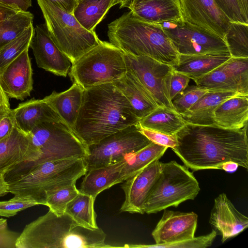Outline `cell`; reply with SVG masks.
I'll use <instances>...</instances> for the list:
<instances>
[{"label": "cell", "mask_w": 248, "mask_h": 248, "mask_svg": "<svg viewBox=\"0 0 248 248\" xmlns=\"http://www.w3.org/2000/svg\"><path fill=\"white\" fill-rule=\"evenodd\" d=\"M29 48L0 70V85L8 98L24 100L33 88V71Z\"/></svg>", "instance_id": "cell-17"}, {"label": "cell", "mask_w": 248, "mask_h": 248, "mask_svg": "<svg viewBox=\"0 0 248 248\" xmlns=\"http://www.w3.org/2000/svg\"><path fill=\"white\" fill-rule=\"evenodd\" d=\"M126 72L124 52L111 43L101 41L72 64L69 76L85 90L113 83Z\"/></svg>", "instance_id": "cell-8"}, {"label": "cell", "mask_w": 248, "mask_h": 248, "mask_svg": "<svg viewBox=\"0 0 248 248\" xmlns=\"http://www.w3.org/2000/svg\"><path fill=\"white\" fill-rule=\"evenodd\" d=\"M194 81L197 85L210 91L248 95V58L231 57Z\"/></svg>", "instance_id": "cell-13"}, {"label": "cell", "mask_w": 248, "mask_h": 248, "mask_svg": "<svg viewBox=\"0 0 248 248\" xmlns=\"http://www.w3.org/2000/svg\"><path fill=\"white\" fill-rule=\"evenodd\" d=\"M34 32V28L31 25L0 50V70L30 47Z\"/></svg>", "instance_id": "cell-35"}, {"label": "cell", "mask_w": 248, "mask_h": 248, "mask_svg": "<svg viewBox=\"0 0 248 248\" xmlns=\"http://www.w3.org/2000/svg\"><path fill=\"white\" fill-rule=\"evenodd\" d=\"M217 233L212 230L206 235L184 240L183 241L160 245L157 248H205L210 246L215 239Z\"/></svg>", "instance_id": "cell-39"}, {"label": "cell", "mask_w": 248, "mask_h": 248, "mask_svg": "<svg viewBox=\"0 0 248 248\" xmlns=\"http://www.w3.org/2000/svg\"><path fill=\"white\" fill-rule=\"evenodd\" d=\"M9 108V98L3 91L0 85V110Z\"/></svg>", "instance_id": "cell-48"}, {"label": "cell", "mask_w": 248, "mask_h": 248, "mask_svg": "<svg viewBox=\"0 0 248 248\" xmlns=\"http://www.w3.org/2000/svg\"><path fill=\"white\" fill-rule=\"evenodd\" d=\"M15 126L13 109L9 108L0 110V140L9 135Z\"/></svg>", "instance_id": "cell-44"}, {"label": "cell", "mask_w": 248, "mask_h": 248, "mask_svg": "<svg viewBox=\"0 0 248 248\" xmlns=\"http://www.w3.org/2000/svg\"><path fill=\"white\" fill-rule=\"evenodd\" d=\"M160 24L179 55H195L229 51L220 37L184 19Z\"/></svg>", "instance_id": "cell-12"}, {"label": "cell", "mask_w": 248, "mask_h": 248, "mask_svg": "<svg viewBox=\"0 0 248 248\" xmlns=\"http://www.w3.org/2000/svg\"><path fill=\"white\" fill-rule=\"evenodd\" d=\"M189 81V77L174 69L172 73L170 90V98L172 101L187 87Z\"/></svg>", "instance_id": "cell-43"}, {"label": "cell", "mask_w": 248, "mask_h": 248, "mask_svg": "<svg viewBox=\"0 0 248 248\" xmlns=\"http://www.w3.org/2000/svg\"><path fill=\"white\" fill-rule=\"evenodd\" d=\"M184 19L224 39L231 22L214 0H180Z\"/></svg>", "instance_id": "cell-15"}, {"label": "cell", "mask_w": 248, "mask_h": 248, "mask_svg": "<svg viewBox=\"0 0 248 248\" xmlns=\"http://www.w3.org/2000/svg\"><path fill=\"white\" fill-rule=\"evenodd\" d=\"M152 235L155 244L125 245L128 248H157V246L183 241L194 237L198 216L194 212H181L164 210Z\"/></svg>", "instance_id": "cell-14"}, {"label": "cell", "mask_w": 248, "mask_h": 248, "mask_svg": "<svg viewBox=\"0 0 248 248\" xmlns=\"http://www.w3.org/2000/svg\"><path fill=\"white\" fill-rule=\"evenodd\" d=\"M231 21L248 24L236 0H214Z\"/></svg>", "instance_id": "cell-41"}, {"label": "cell", "mask_w": 248, "mask_h": 248, "mask_svg": "<svg viewBox=\"0 0 248 248\" xmlns=\"http://www.w3.org/2000/svg\"><path fill=\"white\" fill-rule=\"evenodd\" d=\"M95 200L92 196L79 192L67 204L64 213L84 227L97 229V215L94 208Z\"/></svg>", "instance_id": "cell-32"}, {"label": "cell", "mask_w": 248, "mask_h": 248, "mask_svg": "<svg viewBox=\"0 0 248 248\" xmlns=\"http://www.w3.org/2000/svg\"><path fill=\"white\" fill-rule=\"evenodd\" d=\"M29 135L37 153V159L34 162H22L16 165L4 174L6 181L40 164L72 158L84 159L88 154L87 146L62 121L42 122Z\"/></svg>", "instance_id": "cell-5"}, {"label": "cell", "mask_w": 248, "mask_h": 248, "mask_svg": "<svg viewBox=\"0 0 248 248\" xmlns=\"http://www.w3.org/2000/svg\"><path fill=\"white\" fill-rule=\"evenodd\" d=\"M224 40L231 57L248 58V24L231 21Z\"/></svg>", "instance_id": "cell-34"}, {"label": "cell", "mask_w": 248, "mask_h": 248, "mask_svg": "<svg viewBox=\"0 0 248 248\" xmlns=\"http://www.w3.org/2000/svg\"><path fill=\"white\" fill-rule=\"evenodd\" d=\"M127 71L144 88L158 107L174 109L170 95L173 67L145 56L124 53Z\"/></svg>", "instance_id": "cell-11"}, {"label": "cell", "mask_w": 248, "mask_h": 248, "mask_svg": "<svg viewBox=\"0 0 248 248\" xmlns=\"http://www.w3.org/2000/svg\"><path fill=\"white\" fill-rule=\"evenodd\" d=\"M229 51L195 55H179L174 70L184 74L194 81L206 75L229 60Z\"/></svg>", "instance_id": "cell-24"}, {"label": "cell", "mask_w": 248, "mask_h": 248, "mask_svg": "<svg viewBox=\"0 0 248 248\" xmlns=\"http://www.w3.org/2000/svg\"><path fill=\"white\" fill-rule=\"evenodd\" d=\"M19 9L0 3V21L13 15Z\"/></svg>", "instance_id": "cell-47"}, {"label": "cell", "mask_w": 248, "mask_h": 248, "mask_svg": "<svg viewBox=\"0 0 248 248\" xmlns=\"http://www.w3.org/2000/svg\"><path fill=\"white\" fill-rule=\"evenodd\" d=\"M245 16L248 20V0H236Z\"/></svg>", "instance_id": "cell-50"}, {"label": "cell", "mask_w": 248, "mask_h": 248, "mask_svg": "<svg viewBox=\"0 0 248 248\" xmlns=\"http://www.w3.org/2000/svg\"><path fill=\"white\" fill-rule=\"evenodd\" d=\"M13 112L16 126L26 134L42 122L62 121L44 99L32 98L20 103Z\"/></svg>", "instance_id": "cell-22"}, {"label": "cell", "mask_w": 248, "mask_h": 248, "mask_svg": "<svg viewBox=\"0 0 248 248\" xmlns=\"http://www.w3.org/2000/svg\"><path fill=\"white\" fill-rule=\"evenodd\" d=\"M52 3L61 8L63 11L73 13L78 3V0H49Z\"/></svg>", "instance_id": "cell-45"}, {"label": "cell", "mask_w": 248, "mask_h": 248, "mask_svg": "<svg viewBox=\"0 0 248 248\" xmlns=\"http://www.w3.org/2000/svg\"><path fill=\"white\" fill-rule=\"evenodd\" d=\"M209 223L224 243L248 228V218L235 208L226 194L222 193L215 199Z\"/></svg>", "instance_id": "cell-19"}, {"label": "cell", "mask_w": 248, "mask_h": 248, "mask_svg": "<svg viewBox=\"0 0 248 248\" xmlns=\"http://www.w3.org/2000/svg\"></svg>", "instance_id": "cell-54"}, {"label": "cell", "mask_w": 248, "mask_h": 248, "mask_svg": "<svg viewBox=\"0 0 248 248\" xmlns=\"http://www.w3.org/2000/svg\"><path fill=\"white\" fill-rule=\"evenodd\" d=\"M76 183L59 189L46 198L45 205L57 215L64 214L67 204L79 193Z\"/></svg>", "instance_id": "cell-36"}, {"label": "cell", "mask_w": 248, "mask_h": 248, "mask_svg": "<svg viewBox=\"0 0 248 248\" xmlns=\"http://www.w3.org/2000/svg\"><path fill=\"white\" fill-rule=\"evenodd\" d=\"M33 15L20 10L0 21V50L32 25Z\"/></svg>", "instance_id": "cell-33"}, {"label": "cell", "mask_w": 248, "mask_h": 248, "mask_svg": "<svg viewBox=\"0 0 248 248\" xmlns=\"http://www.w3.org/2000/svg\"><path fill=\"white\" fill-rule=\"evenodd\" d=\"M237 95L240 94L233 92L210 91L203 94L187 110L180 114L186 124L215 125L216 108L223 101Z\"/></svg>", "instance_id": "cell-23"}, {"label": "cell", "mask_w": 248, "mask_h": 248, "mask_svg": "<svg viewBox=\"0 0 248 248\" xmlns=\"http://www.w3.org/2000/svg\"><path fill=\"white\" fill-rule=\"evenodd\" d=\"M107 33L109 42L125 53L172 66L178 63L179 54L160 25L141 21L130 12L109 23Z\"/></svg>", "instance_id": "cell-4"}, {"label": "cell", "mask_w": 248, "mask_h": 248, "mask_svg": "<svg viewBox=\"0 0 248 248\" xmlns=\"http://www.w3.org/2000/svg\"><path fill=\"white\" fill-rule=\"evenodd\" d=\"M210 90L198 85L187 87L172 101L174 109L181 114L187 110L203 94Z\"/></svg>", "instance_id": "cell-38"}, {"label": "cell", "mask_w": 248, "mask_h": 248, "mask_svg": "<svg viewBox=\"0 0 248 248\" xmlns=\"http://www.w3.org/2000/svg\"><path fill=\"white\" fill-rule=\"evenodd\" d=\"M83 91L74 82L67 90L61 93L54 91L43 98L73 130L82 103Z\"/></svg>", "instance_id": "cell-26"}, {"label": "cell", "mask_w": 248, "mask_h": 248, "mask_svg": "<svg viewBox=\"0 0 248 248\" xmlns=\"http://www.w3.org/2000/svg\"><path fill=\"white\" fill-rule=\"evenodd\" d=\"M167 149L166 146L152 142L138 152L127 155L124 158L125 164L121 171L123 182L152 162L159 160Z\"/></svg>", "instance_id": "cell-30"}, {"label": "cell", "mask_w": 248, "mask_h": 248, "mask_svg": "<svg viewBox=\"0 0 248 248\" xmlns=\"http://www.w3.org/2000/svg\"><path fill=\"white\" fill-rule=\"evenodd\" d=\"M20 233L8 229L6 219L0 218V248H16Z\"/></svg>", "instance_id": "cell-42"}, {"label": "cell", "mask_w": 248, "mask_h": 248, "mask_svg": "<svg viewBox=\"0 0 248 248\" xmlns=\"http://www.w3.org/2000/svg\"><path fill=\"white\" fill-rule=\"evenodd\" d=\"M132 105L112 83L84 90L73 131L87 146L139 121Z\"/></svg>", "instance_id": "cell-2"}, {"label": "cell", "mask_w": 248, "mask_h": 248, "mask_svg": "<svg viewBox=\"0 0 248 248\" xmlns=\"http://www.w3.org/2000/svg\"><path fill=\"white\" fill-rule=\"evenodd\" d=\"M100 228L91 229L77 223L66 214L51 210L28 224L20 233L16 248H115L105 243Z\"/></svg>", "instance_id": "cell-3"}, {"label": "cell", "mask_w": 248, "mask_h": 248, "mask_svg": "<svg viewBox=\"0 0 248 248\" xmlns=\"http://www.w3.org/2000/svg\"><path fill=\"white\" fill-rule=\"evenodd\" d=\"M151 142L139 130L138 123L129 126L87 146L88 154L84 159L87 171L118 162Z\"/></svg>", "instance_id": "cell-10"}, {"label": "cell", "mask_w": 248, "mask_h": 248, "mask_svg": "<svg viewBox=\"0 0 248 248\" xmlns=\"http://www.w3.org/2000/svg\"><path fill=\"white\" fill-rule=\"evenodd\" d=\"M124 164V159L115 163L88 171L80 184L79 192L96 199L103 191L123 183L121 171Z\"/></svg>", "instance_id": "cell-25"}, {"label": "cell", "mask_w": 248, "mask_h": 248, "mask_svg": "<svg viewBox=\"0 0 248 248\" xmlns=\"http://www.w3.org/2000/svg\"><path fill=\"white\" fill-rule=\"evenodd\" d=\"M127 99L140 119L158 106L144 88L128 71L119 79L112 83Z\"/></svg>", "instance_id": "cell-28"}, {"label": "cell", "mask_w": 248, "mask_h": 248, "mask_svg": "<svg viewBox=\"0 0 248 248\" xmlns=\"http://www.w3.org/2000/svg\"><path fill=\"white\" fill-rule=\"evenodd\" d=\"M161 162L156 160L125 180L122 185L124 201L120 212L143 214L144 204L160 172Z\"/></svg>", "instance_id": "cell-18"}, {"label": "cell", "mask_w": 248, "mask_h": 248, "mask_svg": "<svg viewBox=\"0 0 248 248\" xmlns=\"http://www.w3.org/2000/svg\"><path fill=\"white\" fill-rule=\"evenodd\" d=\"M139 130L152 142L156 144L174 149L177 145L176 135H167L156 131L146 129L139 125Z\"/></svg>", "instance_id": "cell-40"}, {"label": "cell", "mask_w": 248, "mask_h": 248, "mask_svg": "<svg viewBox=\"0 0 248 248\" xmlns=\"http://www.w3.org/2000/svg\"><path fill=\"white\" fill-rule=\"evenodd\" d=\"M238 165L233 162H228L223 164L222 166L221 170L226 171H234L236 170L238 167Z\"/></svg>", "instance_id": "cell-51"}, {"label": "cell", "mask_w": 248, "mask_h": 248, "mask_svg": "<svg viewBox=\"0 0 248 248\" xmlns=\"http://www.w3.org/2000/svg\"><path fill=\"white\" fill-rule=\"evenodd\" d=\"M38 205L40 203L31 196L16 195L9 200L0 201V216L12 217L20 211Z\"/></svg>", "instance_id": "cell-37"}, {"label": "cell", "mask_w": 248, "mask_h": 248, "mask_svg": "<svg viewBox=\"0 0 248 248\" xmlns=\"http://www.w3.org/2000/svg\"><path fill=\"white\" fill-rule=\"evenodd\" d=\"M87 172L84 159L67 158L40 164L6 182L9 193L31 196L40 205H45L49 194L76 183Z\"/></svg>", "instance_id": "cell-6"}, {"label": "cell", "mask_w": 248, "mask_h": 248, "mask_svg": "<svg viewBox=\"0 0 248 248\" xmlns=\"http://www.w3.org/2000/svg\"><path fill=\"white\" fill-rule=\"evenodd\" d=\"M116 0H99L92 2H79L73 14L85 29L94 31L109 9L117 4Z\"/></svg>", "instance_id": "cell-31"}, {"label": "cell", "mask_w": 248, "mask_h": 248, "mask_svg": "<svg viewBox=\"0 0 248 248\" xmlns=\"http://www.w3.org/2000/svg\"><path fill=\"white\" fill-rule=\"evenodd\" d=\"M128 8L135 17L150 23L184 19L180 0H132Z\"/></svg>", "instance_id": "cell-21"}, {"label": "cell", "mask_w": 248, "mask_h": 248, "mask_svg": "<svg viewBox=\"0 0 248 248\" xmlns=\"http://www.w3.org/2000/svg\"><path fill=\"white\" fill-rule=\"evenodd\" d=\"M248 95H237L221 103L214 111L215 125L238 129L248 124Z\"/></svg>", "instance_id": "cell-27"}, {"label": "cell", "mask_w": 248, "mask_h": 248, "mask_svg": "<svg viewBox=\"0 0 248 248\" xmlns=\"http://www.w3.org/2000/svg\"><path fill=\"white\" fill-rule=\"evenodd\" d=\"M38 158L29 134L16 125L11 134L0 140V174L21 162H33Z\"/></svg>", "instance_id": "cell-20"}, {"label": "cell", "mask_w": 248, "mask_h": 248, "mask_svg": "<svg viewBox=\"0 0 248 248\" xmlns=\"http://www.w3.org/2000/svg\"><path fill=\"white\" fill-rule=\"evenodd\" d=\"M0 3L22 11H27L32 4L31 0H0Z\"/></svg>", "instance_id": "cell-46"}, {"label": "cell", "mask_w": 248, "mask_h": 248, "mask_svg": "<svg viewBox=\"0 0 248 248\" xmlns=\"http://www.w3.org/2000/svg\"><path fill=\"white\" fill-rule=\"evenodd\" d=\"M138 124L142 128L171 135L176 134L186 123L174 109L158 107L148 115L140 119Z\"/></svg>", "instance_id": "cell-29"}, {"label": "cell", "mask_w": 248, "mask_h": 248, "mask_svg": "<svg viewBox=\"0 0 248 248\" xmlns=\"http://www.w3.org/2000/svg\"><path fill=\"white\" fill-rule=\"evenodd\" d=\"M9 192L8 185L6 181L4 174H0V197L7 194Z\"/></svg>", "instance_id": "cell-49"}, {"label": "cell", "mask_w": 248, "mask_h": 248, "mask_svg": "<svg viewBox=\"0 0 248 248\" xmlns=\"http://www.w3.org/2000/svg\"><path fill=\"white\" fill-rule=\"evenodd\" d=\"M132 0H117L118 4H120V8H128Z\"/></svg>", "instance_id": "cell-52"}, {"label": "cell", "mask_w": 248, "mask_h": 248, "mask_svg": "<svg viewBox=\"0 0 248 248\" xmlns=\"http://www.w3.org/2000/svg\"><path fill=\"white\" fill-rule=\"evenodd\" d=\"M200 190L199 183L186 166L175 161L161 163L160 172L144 204L147 214L194 200Z\"/></svg>", "instance_id": "cell-9"}, {"label": "cell", "mask_w": 248, "mask_h": 248, "mask_svg": "<svg viewBox=\"0 0 248 248\" xmlns=\"http://www.w3.org/2000/svg\"><path fill=\"white\" fill-rule=\"evenodd\" d=\"M30 47L38 67L59 76H67L72 63L52 40L45 24L34 28Z\"/></svg>", "instance_id": "cell-16"}, {"label": "cell", "mask_w": 248, "mask_h": 248, "mask_svg": "<svg viewBox=\"0 0 248 248\" xmlns=\"http://www.w3.org/2000/svg\"><path fill=\"white\" fill-rule=\"evenodd\" d=\"M52 40L72 64L97 46L100 40L94 31L85 29L73 15L49 0H37Z\"/></svg>", "instance_id": "cell-7"}, {"label": "cell", "mask_w": 248, "mask_h": 248, "mask_svg": "<svg viewBox=\"0 0 248 248\" xmlns=\"http://www.w3.org/2000/svg\"><path fill=\"white\" fill-rule=\"evenodd\" d=\"M97 0H78V2H92V1H97Z\"/></svg>", "instance_id": "cell-53"}, {"label": "cell", "mask_w": 248, "mask_h": 248, "mask_svg": "<svg viewBox=\"0 0 248 248\" xmlns=\"http://www.w3.org/2000/svg\"><path fill=\"white\" fill-rule=\"evenodd\" d=\"M247 125L231 129L186 124L176 134L177 145L172 150L194 171L221 170L223 164L230 161L248 169Z\"/></svg>", "instance_id": "cell-1"}]
</instances>
